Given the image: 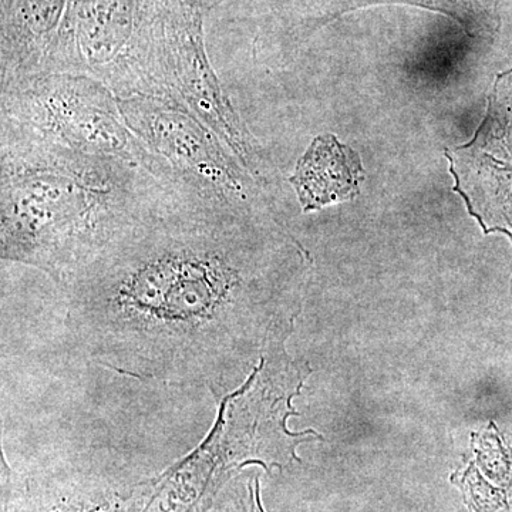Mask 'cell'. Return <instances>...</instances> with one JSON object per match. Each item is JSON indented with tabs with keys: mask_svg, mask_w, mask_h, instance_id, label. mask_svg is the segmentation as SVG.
Returning <instances> with one entry per match:
<instances>
[{
	"mask_svg": "<svg viewBox=\"0 0 512 512\" xmlns=\"http://www.w3.org/2000/svg\"><path fill=\"white\" fill-rule=\"evenodd\" d=\"M249 210L171 191L62 286L66 326L97 365L217 399L282 345Z\"/></svg>",
	"mask_w": 512,
	"mask_h": 512,
	"instance_id": "cell-1",
	"label": "cell"
},
{
	"mask_svg": "<svg viewBox=\"0 0 512 512\" xmlns=\"http://www.w3.org/2000/svg\"><path fill=\"white\" fill-rule=\"evenodd\" d=\"M0 123V255L59 286L178 190L143 165Z\"/></svg>",
	"mask_w": 512,
	"mask_h": 512,
	"instance_id": "cell-2",
	"label": "cell"
},
{
	"mask_svg": "<svg viewBox=\"0 0 512 512\" xmlns=\"http://www.w3.org/2000/svg\"><path fill=\"white\" fill-rule=\"evenodd\" d=\"M174 0H67L47 72L86 74L116 94L157 97Z\"/></svg>",
	"mask_w": 512,
	"mask_h": 512,
	"instance_id": "cell-3",
	"label": "cell"
},
{
	"mask_svg": "<svg viewBox=\"0 0 512 512\" xmlns=\"http://www.w3.org/2000/svg\"><path fill=\"white\" fill-rule=\"evenodd\" d=\"M0 93V120L59 146L123 158L153 173L146 148L124 120L119 97L94 77L33 74L2 84Z\"/></svg>",
	"mask_w": 512,
	"mask_h": 512,
	"instance_id": "cell-4",
	"label": "cell"
},
{
	"mask_svg": "<svg viewBox=\"0 0 512 512\" xmlns=\"http://www.w3.org/2000/svg\"><path fill=\"white\" fill-rule=\"evenodd\" d=\"M119 103L158 178L205 200L249 210V170L210 127L170 100L134 96Z\"/></svg>",
	"mask_w": 512,
	"mask_h": 512,
	"instance_id": "cell-5",
	"label": "cell"
},
{
	"mask_svg": "<svg viewBox=\"0 0 512 512\" xmlns=\"http://www.w3.org/2000/svg\"><path fill=\"white\" fill-rule=\"evenodd\" d=\"M205 15L198 0H175L171 6L158 66V99L173 101L194 114L251 171L255 148L208 59Z\"/></svg>",
	"mask_w": 512,
	"mask_h": 512,
	"instance_id": "cell-6",
	"label": "cell"
},
{
	"mask_svg": "<svg viewBox=\"0 0 512 512\" xmlns=\"http://www.w3.org/2000/svg\"><path fill=\"white\" fill-rule=\"evenodd\" d=\"M0 83L47 72L67 0H0Z\"/></svg>",
	"mask_w": 512,
	"mask_h": 512,
	"instance_id": "cell-7",
	"label": "cell"
},
{
	"mask_svg": "<svg viewBox=\"0 0 512 512\" xmlns=\"http://www.w3.org/2000/svg\"><path fill=\"white\" fill-rule=\"evenodd\" d=\"M362 180V163L355 151L340 144L332 134H323L312 141L299 160L291 184L303 211L309 212L352 200L359 194Z\"/></svg>",
	"mask_w": 512,
	"mask_h": 512,
	"instance_id": "cell-8",
	"label": "cell"
}]
</instances>
